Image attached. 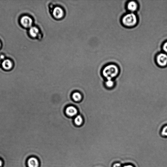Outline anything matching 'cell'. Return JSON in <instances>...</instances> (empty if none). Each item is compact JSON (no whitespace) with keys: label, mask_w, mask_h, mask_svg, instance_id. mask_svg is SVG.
<instances>
[{"label":"cell","mask_w":167,"mask_h":167,"mask_svg":"<svg viewBox=\"0 0 167 167\" xmlns=\"http://www.w3.org/2000/svg\"><path fill=\"white\" fill-rule=\"evenodd\" d=\"M12 63L9 60H5L2 63V67L5 70H11L12 67Z\"/></svg>","instance_id":"9"},{"label":"cell","mask_w":167,"mask_h":167,"mask_svg":"<svg viewBox=\"0 0 167 167\" xmlns=\"http://www.w3.org/2000/svg\"><path fill=\"white\" fill-rule=\"evenodd\" d=\"M2 162H1V161L0 160V167L2 165Z\"/></svg>","instance_id":"18"},{"label":"cell","mask_w":167,"mask_h":167,"mask_svg":"<svg viewBox=\"0 0 167 167\" xmlns=\"http://www.w3.org/2000/svg\"><path fill=\"white\" fill-rule=\"evenodd\" d=\"M50 12L53 18L57 20L64 18L65 15L64 10L59 6H53L51 8Z\"/></svg>","instance_id":"3"},{"label":"cell","mask_w":167,"mask_h":167,"mask_svg":"<svg viewBox=\"0 0 167 167\" xmlns=\"http://www.w3.org/2000/svg\"><path fill=\"white\" fill-rule=\"evenodd\" d=\"M160 134L161 136L167 137V125H164L161 129Z\"/></svg>","instance_id":"14"},{"label":"cell","mask_w":167,"mask_h":167,"mask_svg":"<svg viewBox=\"0 0 167 167\" xmlns=\"http://www.w3.org/2000/svg\"><path fill=\"white\" fill-rule=\"evenodd\" d=\"M119 72V68L113 64L106 66L102 71L103 76L106 80H114L118 76Z\"/></svg>","instance_id":"1"},{"label":"cell","mask_w":167,"mask_h":167,"mask_svg":"<svg viewBox=\"0 0 167 167\" xmlns=\"http://www.w3.org/2000/svg\"><path fill=\"white\" fill-rule=\"evenodd\" d=\"M123 24L127 27H133L137 24V16L133 13L126 14L122 19Z\"/></svg>","instance_id":"2"},{"label":"cell","mask_w":167,"mask_h":167,"mask_svg":"<svg viewBox=\"0 0 167 167\" xmlns=\"http://www.w3.org/2000/svg\"><path fill=\"white\" fill-rule=\"evenodd\" d=\"M122 165L119 162H116L113 164L112 167H122Z\"/></svg>","instance_id":"15"},{"label":"cell","mask_w":167,"mask_h":167,"mask_svg":"<svg viewBox=\"0 0 167 167\" xmlns=\"http://www.w3.org/2000/svg\"><path fill=\"white\" fill-rule=\"evenodd\" d=\"M78 113L76 108L73 106H68L66 109V113L70 117L75 116Z\"/></svg>","instance_id":"6"},{"label":"cell","mask_w":167,"mask_h":167,"mask_svg":"<svg viewBox=\"0 0 167 167\" xmlns=\"http://www.w3.org/2000/svg\"><path fill=\"white\" fill-rule=\"evenodd\" d=\"M116 85V82L113 79L106 80L105 82V85L106 88L109 90L113 89Z\"/></svg>","instance_id":"8"},{"label":"cell","mask_w":167,"mask_h":167,"mask_svg":"<svg viewBox=\"0 0 167 167\" xmlns=\"http://www.w3.org/2000/svg\"><path fill=\"white\" fill-rule=\"evenodd\" d=\"M39 32V29L35 27H31L30 30V35L33 37H36L38 36Z\"/></svg>","instance_id":"11"},{"label":"cell","mask_w":167,"mask_h":167,"mask_svg":"<svg viewBox=\"0 0 167 167\" xmlns=\"http://www.w3.org/2000/svg\"><path fill=\"white\" fill-rule=\"evenodd\" d=\"M33 20L28 16L23 17L21 20L22 25L25 28H28L31 27L33 24Z\"/></svg>","instance_id":"5"},{"label":"cell","mask_w":167,"mask_h":167,"mask_svg":"<svg viewBox=\"0 0 167 167\" xmlns=\"http://www.w3.org/2000/svg\"><path fill=\"white\" fill-rule=\"evenodd\" d=\"M74 122L76 125L77 126H80L82 124L83 122V119L82 117L80 115L77 116L74 119Z\"/></svg>","instance_id":"13"},{"label":"cell","mask_w":167,"mask_h":167,"mask_svg":"<svg viewBox=\"0 0 167 167\" xmlns=\"http://www.w3.org/2000/svg\"><path fill=\"white\" fill-rule=\"evenodd\" d=\"M28 165L29 167H39V162L36 158H31L28 161Z\"/></svg>","instance_id":"7"},{"label":"cell","mask_w":167,"mask_h":167,"mask_svg":"<svg viewBox=\"0 0 167 167\" xmlns=\"http://www.w3.org/2000/svg\"><path fill=\"white\" fill-rule=\"evenodd\" d=\"M72 98L76 102H79L82 99V96L81 94L79 92H75L72 95Z\"/></svg>","instance_id":"12"},{"label":"cell","mask_w":167,"mask_h":167,"mask_svg":"<svg viewBox=\"0 0 167 167\" xmlns=\"http://www.w3.org/2000/svg\"><path fill=\"white\" fill-rule=\"evenodd\" d=\"M1 47V43H0V47Z\"/></svg>","instance_id":"19"},{"label":"cell","mask_w":167,"mask_h":167,"mask_svg":"<svg viewBox=\"0 0 167 167\" xmlns=\"http://www.w3.org/2000/svg\"><path fill=\"white\" fill-rule=\"evenodd\" d=\"M158 64L162 67L166 66L167 64V55L164 53H161L157 57Z\"/></svg>","instance_id":"4"},{"label":"cell","mask_w":167,"mask_h":167,"mask_svg":"<svg viewBox=\"0 0 167 167\" xmlns=\"http://www.w3.org/2000/svg\"><path fill=\"white\" fill-rule=\"evenodd\" d=\"M122 167H134V166L131 164H126L122 166Z\"/></svg>","instance_id":"17"},{"label":"cell","mask_w":167,"mask_h":167,"mask_svg":"<svg viewBox=\"0 0 167 167\" xmlns=\"http://www.w3.org/2000/svg\"><path fill=\"white\" fill-rule=\"evenodd\" d=\"M137 4L134 1H131L129 2L127 5L128 9L132 12L136 11L137 8Z\"/></svg>","instance_id":"10"},{"label":"cell","mask_w":167,"mask_h":167,"mask_svg":"<svg viewBox=\"0 0 167 167\" xmlns=\"http://www.w3.org/2000/svg\"><path fill=\"white\" fill-rule=\"evenodd\" d=\"M163 50L165 52L167 53V42L164 44L163 47Z\"/></svg>","instance_id":"16"}]
</instances>
